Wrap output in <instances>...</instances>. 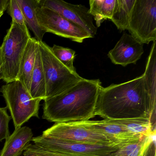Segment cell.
<instances>
[{
  "label": "cell",
  "instance_id": "cell-27",
  "mask_svg": "<svg viewBox=\"0 0 156 156\" xmlns=\"http://www.w3.org/2000/svg\"><path fill=\"white\" fill-rule=\"evenodd\" d=\"M23 156H36L34 154L30 153H23Z\"/></svg>",
  "mask_w": 156,
  "mask_h": 156
},
{
  "label": "cell",
  "instance_id": "cell-9",
  "mask_svg": "<svg viewBox=\"0 0 156 156\" xmlns=\"http://www.w3.org/2000/svg\"><path fill=\"white\" fill-rule=\"evenodd\" d=\"M36 12L39 24L46 33H51L78 43L91 38L88 33L55 11L41 6L38 0Z\"/></svg>",
  "mask_w": 156,
  "mask_h": 156
},
{
  "label": "cell",
  "instance_id": "cell-14",
  "mask_svg": "<svg viewBox=\"0 0 156 156\" xmlns=\"http://www.w3.org/2000/svg\"><path fill=\"white\" fill-rule=\"evenodd\" d=\"M38 47V41L35 38L31 37L27 43L20 64L17 80L20 81L29 91Z\"/></svg>",
  "mask_w": 156,
  "mask_h": 156
},
{
  "label": "cell",
  "instance_id": "cell-18",
  "mask_svg": "<svg viewBox=\"0 0 156 156\" xmlns=\"http://www.w3.org/2000/svg\"><path fill=\"white\" fill-rule=\"evenodd\" d=\"M153 42L143 75L151 102L156 105V41Z\"/></svg>",
  "mask_w": 156,
  "mask_h": 156
},
{
  "label": "cell",
  "instance_id": "cell-7",
  "mask_svg": "<svg viewBox=\"0 0 156 156\" xmlns=\"http://www.w3.org/2000/svg\"><path fill=\"white\" fill-rule=\"evenodd\" d=\"M127 30L142 44L156 41V0H136Z\"/></svg>",
  "mask_w": 156,
  "mask_h": 156
},
{
  "label": "cell",
  "instance_id": "cell-8",
  "mask_svg": "<svg viewBox=\"0 0 156 156\" xmlns=\"http://www.w3.org/2000/svg\"><path fill=\"white\" fill-rule=\"evenodd\" d=\"M42 135L61 140L93 145H115L128 142L117 141L77 122L56 123L44 130Z\"/></svg>",
  "mask_w": 156,
  "mask_h": 156
},
{
  "label": "cell",
  "instance_id": "cell-20",
  "mask_svg": "<svg viewBox=\"0 0 156 156\" xmlns=\"http://www.w3.org/2000/svg\"><path fill=\"white\" fill-rule=\"evenodd\" d=\"M114 120L125 127L129 132L138 136H148L156 131V126L152 124L150 119L138 118Z\"/></svg>",
  "mask_w": 156,
  "mask_h": 156
},
{
  "label": "cell",
  "instance_id": "cell-26",
  "mask_svg": "<svg viewBox=\"0 0 156 156\" xmlns=\"http://www.w3.org/2000/svg\"><path fill=\"white\" fill-rule=\"evenodd\" d=\"M9 0H0V11L4 12L8 9Z\"/></svg>",
  "mask_w": 156,
  "mask_h": 156
},
{
  "label": "cell",
  "instance_id": "cell-11",
  "mask_svg": "<svg viewBox=\"0 0 156 156\" xmlns=\"http://www.w3.org/2000/svg\"><path fill=\"white\" fill-rule=\"evenodd\" d=\"M143 53V44L130 34L125 33L114 48L109 51L108 56L114 64L126 66L136 64Z\"/></svg>",
  "mask_w": 156,
  "mask_h": 156
},
{
  "label": "cell",
  "instance_id": "cell-6",
  "mask_svg": "<svg viewBox=\"0 0 156 156\" xmlns=\"http://www.w3.org/2000/svg\"><path fill=\"white\" fill-rule=\"evenodd\" d=\"M34 145L65 156H115L129 142L115 145H98L66 141L41 135L33 137Z\"/></svg>",
  "mask_w": 156,
  "mask_h": 156
},
{
  "label": "cell",
  "instance_id": "cell-29",
  "mask_svg": "<svg viewBox=\"0 0 156 156\" xmlns=\"http://www.w3.org/2000/svg\"><path fill=\"white\" fill-rule=\"evenodd\" d=\"M2 79V77L1 76V73H0V80H1Z\"/></svg>",
  "mask_w": 156,
  "mask_h": 156
},
{
  "label": "cell",
  "instance_id": "cell-5",
  "mask_svg": "<svg viewBox=\"0 0 156 156\" xmlns=\"http://www.w3.org/2000/svg\"><path fill=\"white\" fill-rule=\"evenodd\" d=\"M11 114L15 129L22 126L31 118H39L40 102L34 99L19 80L7 83L0 89Z\"/></svg>",
  "mask_w": 156,
  "mask_h": 156
},
{
  "label": "cell",
  "instance_id": "cell-17",
  "mask_svg": "<svg viewBox=\"0 0 156 156\" xmlns=\"http://www.w3.org/2000/svg\"><path fill=\"white\" fill-rule=\"evenodd\" d=\"M136 0H115L111 20L120 31L127 30Z\"/></svg>",
  "mask_w": 156,
  "mask_h": 156
},
{
  "label": "cell",
  "instance_id": "cell-12",
  "mask_svg": "<svg viewBox=\"0 0 156 156\" xmlns=\"http://www.w3.org/2000/svg\"><path fill=\"white\" fill-rule=\"evenodd\" d=\"M80 125L102 133L120 142H130L140 140L145 136L135 135L125 127L111 119L77 121Z\"/></svg>",
  "mask_w": 156,
  "mask_h": 156
},
{
  "label": "cell",
  "instance_id": "cell-2",
  "mask_svg": "<svg viewBox=\"0 0 156 156\" xmlns=\"http://www.w3.org/2000/svg\"><path fill=\"white\" fill-rule=\"evenodd\" d=\"M101 84L99 79L83 78L66 91L44 100L43 119L56 124L94 117Z\"/></svg>",
  "mask_w": 156,
  "mask_h": 156
},
{
  "label": "cell",
  "instance_id": "cell-13",
  "mask_svg": "<svg viewBox=\"0 0 156 156\" xmlns=\"http://www.w3.org/2000/svg\"><path fill=\"white\" fill-rule=\"evenodd\" d=\"M33 137L32 130L28 126H22L14 130L6 140L0 156H20L24 151Z\"/></svg>",
  "mask_w": 156,
  "mask_h": 156
},
{
  "label": "cell",
  "instance_id": "cell-22",
  "mask_svg": "<svg viewBox=\"0 0 156 156\" xmlns=\"http://www.w3.org/2000/svg\"><path fill=\"white\" fill-rule=\"evenodd\" d=\"M51 49L56 58L64 65L73 72L76 73V69L73 65L74 60L76 57L75 51L55 44L51 47Z\"/></svg>",
  "mask_w": 156,
  "mask_h": 156
},
{
  "label": "cell",
  "instance_id": "cell-1",
  "mask_svg": "<svg viewBox=\"0 0 156 156\" xmlns=\"http://www.w3.org/2000/svg\"><path fill=\"white\" fill-rule=\"evenodd\" d=\"M156 108L142 75L122 83L102 87L95 115L112 120L150 119L153 125L156 123Z\"/></svg>",
  "mask_w": 156,
  "mask_h": 156
},
{
  "label": "cell",
  "instance_id": "cell-21",
  "mask_svg": "<svg viewBox=\"0 0 156 156\" xmlns=\"http://www.w3.org/2000/svg\"><path fill=\"white\" fill-rule=\"evenodd\" d=\"M148 136H144L139 140L129 142L121 147L115 156H141Z\"/></svg>",
  "mask_w": 156,
  "mask_h": 156
},
{
  "label": "cell",
  "instance_id": "cell-3",
  "mask_svg": "<svg viewBox=\"0 0 156 156\" xmlns=\"http://www.w3.org/2000/svg\"><path fill=\"white\" fill-rule=\"evenodd\" d=\"M31 38L26 24L21 25L12 21L0 46V73L6 84L18 80L22 57Z\"/></svg>",
  "mask_w": 156,
  "mask_h": 156
},
{
  "label": "cell",
  "instance_id": "cell-25",
  "mask_svg": "<svg viewBox=\"0 0 156 156\" xmlns=\"http://www.w3.org/2000/svg\"><path fill=\"white\" fill-rule=\"evenodd\" d=\"M34 154L36 156H64L62 155L40 147L34 144H30L25 148L24 153Z\"/></svg>",
  "mask_w": 156,
  "mask_h": 156
},
{
  "label": "cell",
  "instance_id": "cell-28",
  "mask_svg": "<svg viewBox=\"0 0 156 156\" xmlns=\"http://www.w3.org/2000/svg\"><path fill=\"white\" fill-rule=\"evenodd\" d=\"M3 13H4V12L0 11V18H1V17L2 16V15H3Z\"/></svg>",
  "mask_w": 156,
  "mask_h": 156
},
{
  "label": "cell",
  "instance_id": "cell-10",
  "mask_svg": "<svg viewBox=\"0 0 156 156\" xmlns=\"http://www.w3.org/2000/svg\"><path fill=\"white\" fill-rule=\"evenodd\" d=\"M41 6L51 9L73 23L88 33L91 38L97 34L98 29L93 22L89 9L83 5H75L62 0H38Z\"/></svg>",
  "mask_w": 156,
  "mask_h": 156
},
{
  "label": "cell",
  "instance_id": "cell-15",
  "mask_svg": "<svg viewBox=\"0 0 156 156\" xmlns=\"http://www.w3.org/2000/svg\"><path fill=\"white\" fill-rule=\"evenodd\" d=\"M29 92L34 99L44 100L46 98L45 76L39 47L36 52Z\"/></svg>",
  "mask_w": 156,
  "mask_h": 156
},
{
  "label": "cell",
  "instance_id": "cell-19",
  "mask_svg": "<svg viewBox=\"0 0 156 156\" xmlns=\"http://www.w3.org/2000/svg\"><path fill=\"white\" fill-rule=\"evenodd\" d=\"M115 2V0L89 1V13L94 19L97 28L105 20H111Z\"/></svg>",
  "mask_w": 156,
  "mask_h": 156
},
{
  "label": "cell",
  "instance_id": "cell-23",
  "mask_svg": "<svg viewBox=\"0 0 156 156\" xmlns=\"http://www.w3.org/2000/svg\"><path fill=\"white\" fill-rule=\"evenodd\" d=\"M8 109L7 107H0V142L6 140L10 135L9 124L12 118L8 114Z\"/></svg>",
  "mask_w": 156,
  "mask_h": 156
},
{
  "label": "cell",
  "instance_id": "cell-24",
  "mask_svg": "<svg viewBox=\"0 0 156 156\" xmlns=\"http://www.w3.org/2000/svg\"><path fill=\"white\" fill-rule=\"evenodd\" d=\"M7 9L8 13L12 19V21L21 25L25 24L22 11L17 0H9Z\"/></svg>",
  "mask_w": 156,
  "mask_h": 156
},
{
  "label": "cell",
  "instance_id": "cell-4",
  "mask_svg": "<svg viewBox=\"0 0 156 156\" xmlns=\"http://www.w3.org/2000/svg\"><path fill=\"white\" fill-rule=\"evenodd\" d=\"M38 44L45 76V100L66 91L83 79L77 72H73L64 65L46 43L38 42Z\"/></svg>",
  "mask_w": 156,
  "mask_h": 156
},
{
  "label": "cell",
  "instance_id": "cell-16",
  "mask_svg": "<svg viewBox=\"0 0 156 156\" xmlns=\"http://www.w3.org/2000/svg\"><path fill=\"white\" fill-rule=\"evenodd\" d=\"M22 11L25 24L34 34L38 42L42 41L46 33L39 24L36 15V8L38 0H17Z\"/></svg>",
  "mask_w": 156,
  "mask_h": 156
}]
</instances>
